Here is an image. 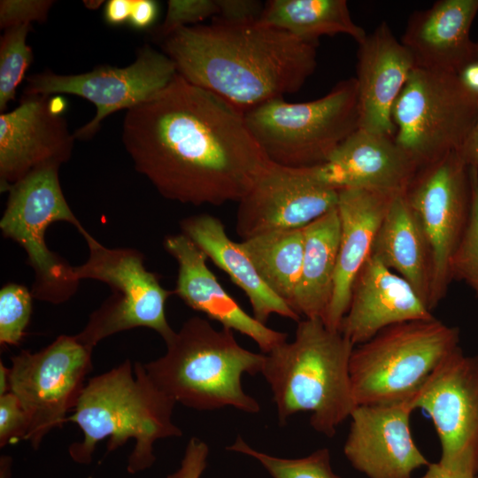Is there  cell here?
<instances>
[{
  "instance_id": "cell-41",
  "label": "cell",
  "mask_w": 478,
  "mask_h": 478,
  "mask_svg": "<svg viewBox=\"0 0 478 478\" xmlns=\"http://www.w3.org/2000/svg\"><path fill=\"white\" fill-rule=\"evenodd\" d=\"M420 478H478V475L451 471L436 462L430 463Z\"/></svg>"
},
{
  "instance_id": "cell-27",
  "label": "cell",
  "mask_w": 478,
  "mask_h": 478,
  "mask_svg": "<svg viewBox=\"0 0 478 478\" xmlns=\"http://www.w3.org/2000/svg\"><path fill=\"white\" fill-rule=\"evenodd\" d=\"M258 21L309 42L343 34L358 44L366 36L353 21L345 0H269Z\"/></svg>"
},
{
  "instance_id": "cell-16",
  "label": "cell",
  "mask_w": 478,
  "mask_h": 478,
  "mask_svg": "<svg viewBox=\"0 0 478 478\" xmlns=\"http://www.w3.org/2000/svg\"><path fill=\"white\" fill-rule=\"evenodd\" d=\"M338 191L316 180L306 168L271 162L237 202L236 234L250 237L303 228L336 208Z\"/></svg>"
},
{
  "instance_id": "cell-33",
  "label": "cell",
  "mask_w": 478,
  "mask_h": 478,
  "mask_svg": "<svg viewBox=\"0 0 478 478\" xmlns=\"http://www.w3.org/2000/svg\"><path fill=\"white\" fill-rule=\"evenodd\" d=\"M218 12L217 0H169L165 19L154 34L164 40L181 27L215 18Z\"/></svg>"
},
{
  "instance_id": "cell-31",
  "label": "cell",
  "mask_w": 478,
  "mask_h": 478,
  "mask_svg": "<svg viewBox=\"0 0 478 478\" xmlns=\"http://www.w3.org/2000/svg\"><path fill=\"white\" fill-rule=\"evenodd\" d=\"M472 208L469 221L450 262L451 281L466 284L478 298V168L470 166Z\"/></svg>"
},
{
  "instance_id": "cell-44",
  "label": "cell",
  "mask_w": 478,
  "mask_h": 478,
  "mask_svg": "<svg viewBox=\"0 0 478 478\" xmlns=\"http://www.w3.org/2000/svg\"><path fill=\"white\" fill-rule=\"evenodd\" d=\"M83 3L87 6V8L95 10L103 4V1H83Z\"/></svg>"
},
{
  "instance_id": "cell-9",
  "label": "cell",
  "mask_w": 478,
  "mask_h": 478,
  "mask_svg": "<svg viewBox=\"0 0 478 478\" xmlns=\"http://www.w3.org/2000/svg\"><path fill=\"white\" fill-rule=\"evenodd\" d=\"M477 112L459 74L415 66L393 106L394 140L420 167L459 151Z\"/></svg>"
},
{
  "instance_id": "cell-15",
  "label": "cell",
  "mask_w": 478,
  "mask_h": 478,
  "mask_svg": "<svg viewBox=\"0 0 478 478\" xmlns=\"http://www.w3.org/2000/svg\"><path fill=\"white\" fill-rule=\"evenodd\" d=\"M65 108L60 96L23 95L18 107L0 114L1 192L36 170L69 160L75 138Z\"/></svg>"
},
{
  "instance_id": "cell-21",
  "label": "cell",
  "mask_w": 478,
  "mask_h": 478,
  "mask_svg": "<svg viewBox=\"0 0 478 478\" xmlns=\"http://www.w3.org/2000/svg\"><path fill=\"white\" fill-rule=\"evenodd\" d=\"M432 318L412 287L370 255L354 280L339 331L356 346L389 326Z\"/></svg>"
},
{
  "instance_id": "cell-10",
  "label": "cell",
  "mask_w": 478,
  "mask_h": 478,
  "mask_svg": "<svg viewBox=\"0 0 478 478\" xmlns=\"http://www.w3.org/2000/svg\"><path fill=\"white\" fill-rule=\"evenodd\" d=\"M59 167L36 170L12 185L0 220L4 237L19 243L35 272L33 297L61 304L76 292L80 281L73 266L52 252L45 241L46 230L56 221H66L82 235L87 230L72 212L62 191Z\"/></svg>"
},
{
  "instance_id": "cell-38",
  "label": "cell",
  "mask_w": 478,
  "mask_h": 478,
  "mask_svg": "<svg viewBox=\"0 0 478 478\" xmlns=\"http://www.w3.org/2000/svg\"><path fill=\"white\" fill-rule=\"evenodd\" d=\"M159 6L154 0H133L128 25L136 30L151 27L158 19Z\"/></svg>"
},
{
  "instance_id": "cell-6",
  "label": "cell",
  "mask_w": 478,
  "mask_h": 478,
  "mask_svg": "<svg viewBox=\"0 0 478 478\" xmlns=\"http://www.w3.org/2000/svg\"><path fill=\"white\" fill-rule=\"evenodd\" d=\"M459 342L458 328L434 317L389 326L356 345L350 358L356 405L410 400Z\"/></svg>"
},
{
  "instance_id": "cell-32",
  "label": "cell",
  "mask_w": 478,
  "mask_h": 478,
  "mask_svg": "<svg viewBox=\"0 0 478 478\" xmlns=\"http://www.w3.org/2000/svg\"><path fill=\"white\" fill-rule=\"evenodd\" d=\"M33 295L27 288L8 283L0 290V343L18 345L24 335L33 309Z\"/></svg>"
},
{
  "instance_id": "cell-30",
  "label": "cell",
  "mask_w": 478,
  "mask_h": 478,
  "mask_svg": "<svg viewBox=\"0 0 478 478\" xmlns=\"http://www.w3.org/2000/svg\"><path fill=\"white\" fill-rule=\"evenodd\" d=\"M30 24L4 30L0 40V112H5L10 101L33 61V51L27 43Z\"/></svg>"
},
{
  "instance_id": "cell-35",
  "label": "cell",
  "mask_w": 478,
  "mask_h": 478,
  "mask_svg": "<svg viewBox=\"0 0 478 478\" xmlns=\"http://www.w3.org/2000/svg\"><path fill=\"white\" fill-rule=\"evenodd\" d=\"M27 419L18 397L11 391L0 395V446L25 440Z\"/></svg>"
},
{
  "instance_id": "cell-42",
  "label": "cell",
  "mask_w": 478,
  "mask_h": 478,
  "mask_svg": "<svg viewBox=\"0 0 478 478\" xmlns=\"http://www.w3.org/2000/svg\"><path fill=\"white\" fill-rule=\"evenodd\" d=\"M459 76L464 86L478 96V61L474 60L466 66L459 73Z\"/></svg>"
},
{
  "instance_id": "cell-18",
  "label": "cell",
  "mask_w": 478,
  "mask_h": 478,
  "mask_svg": "<svg viewBox=\"0 0 478 478\" xmlns=\"http://www.w3.org/2000/svg\"><path fill=\"white\" fill-rule=\"evenodd\" d=\"M307 168L336 191L361 189L397 196L405 193L419 167L394 137L358 128L324 163Z\"/></svg>"
},
{
  "instance_id": "cell-1",
  "label": "cell",
  "mask_w": 478,
  "mask_h": 478,
  "mask_svg": "<svg viewBox=\"0 0 478 478\" xmlns=\"http://www.w3.org/2000/svg\"><path fill=\"white\" fill-rule=\"evenodd\" d=\"M121 134L135 170L181 204L238 202L271 164L242 110L178 73L127 110Z\"/></svg>"
},
{
  "instance_id": "cell-5",
  "label": "cell",
  "mask_w": 478,
  "mask_h": 478,
  "mask_svg": "<svg viewBox=\"0 0 478 478\" xmlns=\"http://www.w3.org/2000/svg\"><path fill=\"white\" fill-rule=\"evenodd\" d=\"M165 343L166 353L143 366L175 403L198 411L227 406L248 413L260 411L258 402L243 390L242 376L261 374L265 353L242 347L233 330L216 329L194 316Z\"/></svg>"
},
{
  "instance_id": "cell-11",
  "label": "cell",
  "mask_w": 478,
  "mask_h": 478,
  "mask_svg": "<svg viewBox=\"0 0 478 478\" xmlns=\"http://www.w3.org/2000/svg\"><path fill=\"white\" fill-rule=\"evenodd\" d=\"M93 349L76 335H59L36 352L12 357L9 391L19 400L27 419L25 440L35 449L53 428L66 421L92 369Z\"/></svg>"
},
{
  "instance_id": "cell-17",
  "label": "cell",
  "mask_w": 478,
  "mask_h": 478,
  "mask_svg": "<svg viewBox=\"0 0 478 478\" xmlns=\"http://www.w3.org/2000/svg\"><path fill=\"white\" fill-rule=\"evenodd\" d=\"M407 401L357 405L343 454L367 478H412L430 462L414 443Z\"/></svg>"
},
{
  "instance_id": "cell-8",
  "label": "cell",
  "mask_w": 478,
  "mask_h": 478,
  "mask_svg": "<svg viewBox=\"0 0 478 478\" xmlns=\"http://www.w3.org/2000/svg\"><path fill=\"white\" fill-rule=\"evenodd\" d=\"M89 248L88 259L73 266L81 281L93 279L108 284L112 295L89 316L76 335L94 348L101 340L121 331L143 327L155 330L166 342L174 333L166 316V302L173 292L143 265L144 257L133 248H107L88 231L82 234Z\"/></svg>"
},
{
  "instance_id": "cell-28",
  "label": "cell",
  "mask_w": 478,
  "mask_h": 478,
  "mask_svg": "<svg viewBox=\"0 0 478 478\" xmlns=\"http://www.w3.org/2000/svg\"><path fill=\"white\" fill-rule=\"evenodd\" d=\"M303 228L264 233L241 242L263 281L290 307L302 268Z\"/></svg>"
},
{
  "instance_id": "cell-25",
  "label": "cell",
  "mask_w": 478,
  "mask_h": 478,
  "mask_svg": "<svg viewBox=\"0 0 478 478\" xmlns=\"http://www.w3.org/2000/svg\"><path fill=\"white\" fill-rule=\"evenodd\" d=\"M371 255L404 278L428 308L432 254L423 228L405 193L391 200L376 233Z\"/></svg>"
},
{
  "instance_id": "cell-14",
  "label": "cell",
  "mask_w": 478,
  "mask_h": 478,
  "mask_svg": "<svg viewBox=\"0 0 478 478\" xmlns=\"http://www.w3.org/2000/svg\"><path fill=\"white\" fill-rule=\"evenodd\" d=\"M407 402L432 420L441 444L438 463L478 475V354L458 349Z\"/></svg>"
},
{
  "instance_id": "cell-40",
  "label": "cell",
  "mask_w": 478,
  "mask_h": 478,
  "mask_svg": "<svg viewBox=\"0 0 478 478\" xmlns=\"http://www.w3.org/2000/svg\"><path fill=\"white\" fill-rule=\"evenodd\" d=\"M458 152L467 166L478 168V112L472 131Z\"/></svg>"
},
{
  "instance_id": "cell-43",
  "label": "cell",
  "mask_w": 478,
  "mask_h": 478,
  "mask_svg": "<svg viewBox=\"0 0 478 478\" xmlns=\"http://www.w3.org/2000/svg\"><path fill=\"white\" fill-rule=\"evenodd\" d=\"M10 368L0 362V395L9 392Z\"/></svg>"
},
{
  "instance_id": "cell-39",
  "label": "cell",
  "mask_w": 478,
  "mask_h": 478,
  "mask_svg": "<svg viewBox=\"0 0 478 478\" xmlns=\"http://www.w3.org/2000/svg\"><path fill=\"white\" fill-rule=\"evenodd\" d=\"M133 0H109L104 7L103 16L109 26H121L128 23Z\"/></svg>"
},
{
  "instance_id": "cell-3",
  "label": "cell",
  "mask_w": 478,
  "mask_h": 478,
  "mask_svg": "<svg viewBox=\"0 0 478 478\" xmlns=\"http://www.w3.org/2000/svg\"><path fill=\"white\" fill-rule=\"evenodd\" d=\"M175 402L150 378L144 366L127 359L89 380L73 414L66 419L77 424L83 440L69 446L72 459L91 462L96 445L108 438L107 451L135 441L127 470L136 474L151 467L156 460L154 443L158 439L178 437L181 430L173 422Z\"/></svg>"
},
{
  "instance_id": "cell-29",
  "label": "cell",
  "mask_w": 478,
  "mask_h": 478,
  "mask_svg": "<svg viewBox=\"0 0 478 478\" xmlns=\"http://www.w3.org/2000/svg\"><path fill=\"white\" fill-rule=\"evenodd\" d=\"M227 450L255 459L273 478H342L334 472L327 448L303 458L285 459L257 451L238 436Z\"/></svg>"
},
{
  "instance_id": "cell-26",
  "label": "cell",
  "mask_w": 478,
  "mask_h": 478,
  "mask_svg": "<svg viewBox=\"0 0 478 478\" xmlns=\"http://www.w3.org/2000/svg\"><path fill=\"white\" fill-rule=\"evenodd\" d=\"M304 256L291 308L305 319L324 320L337 263L340 220L336 208L304 228Z\"/></svg>"
},
{
  "instance_id": "cell-34",
  "label": "cell",
  "mask_w": 478,
  "mask_h": 478,
  "mask_svg": "<svg viewBox=\"0 0 478 478\" xmlns=\"http://www.w3.org/2000/svg\"><path fill=\"white\" fill-rule=\"evenodd\" d=\"M53 4L51 0H1L0 27L5 30L34 21L44 22Z\"/></svg>"
},
{
  "instance_id": "cell-23",
  "label": "cell",
  "mask_w": 478,
  "mask_h": 478,
  "mask_svg": "<svg viewBox=\"0 0 478 478\" xmlns=\"http://www.w3.org/2000/svg\"><path fill=\"white\" fill-rule=\"evenodd\" d=\"M394 197L361 189L338 191L339 249L333 295L323 320L330 329L339 331L354 280L371 255L376 233Z\"/></svg>"
},
{
  "instance_id": "cell-37",
  "label": "cell",
  "mask_w": 478,
  "mask_h": 478,
  "mask_svg": "<svg viewBox=\"0 0 478 478\" xmlns=\"http://www.w3.org/2000/svg\"><path fill=\"white\" fill-rule=\"evenodd\" d=\"M209 447L202 440L192 437L185 450L180 468L167 478H200L206 468Z\"/></svg>"
},
{
  "instance_id": "cell-12",
  "label": "cell",
  "mask_w": 478,
  "mask_h": 478,
  "mask_svg": "<svg viewBox=\"0 0 478 478\" xmlns=\"http://www.w3.org/2000/svg\"><path fill=\"white\" fill-rule=\"evenodd\" d=\"M432 254L428 309L444 298L450 283V262L467 227L472 208L470 166L458 151L418 168L405 193Z\"/></svg>"
},
{
  "instance_id": "cell-19",
  "label": "cell",
  "mask_w": 478,
  "mask_h": 478,
  "mask_svg": "<svg viewBox=\"0 0 478 478\" xmlns=\"http://www.w3.org/2000/svg\"><path fill=\"white\" fill-rule=\"evenodd\" d=\"M164 248L178 264L173 291L189 307L218 321L222 328L253 340L262 353L287 341L288 335L248 314L207 266L206 254L184 234L167 235Z\"/></svg>"
},
{
  "instance_id": "cell-24",
  "label": "cell",
  "mask_w": 478,
  "mask_h": 478,
  "mask_svg": "<svg viewBox=\"0 0 478 478\" xmlns=\"http://www.w3.org/2000/svg\"><path fill=\"white\" fill-rule=\"evenodd\" d=\"M181 233L197 244L247 296L253 317L266 324L272 314L298 322L301 317L263 281L241 243L231 240L215 216L201 213L181 221Z\"/></svg>"
},
{
  "instance_id": "cell-36",
  "label": "cell",
  "mask_w": 478,
  "mask_h": 478,
  "mask_svg": "<svg viewBox=\"0 0 478 478\" xmlns=\"http://www.w3.org/2000/svg\"><path fill=\"white\" fill-rule=\"evenodd\" d=\"M219 12L215 19L227 23L258 21L265 4L258 0H217Z\"/></svg>"
},
{
  "instance_id": "cell-22",
  "label": "cell",
  "mask_w": 478,
  "mask_h": 478,
  "mask_svg": "<svg viewBox=\"0 0 478 478\" xmlns=\"http://www.w3.org/2000/svg\"><path fill=\"white\" fill-rule=\"evenodd\" d=\"M478 0H440L409 18L400 40L416 67L459 74L476 60V43L470 28Z\"/></svg>"
},
{
  "instance_id": "cell-4",
  "label": "cell",
  "mask_w": 478,
  "mask_h": 478,
  "mask_svg": "<svg viewBox=\"0 0 478 478\" xmlns=\"http://www.w3.org/2000/svg\"><path fill=\"white\" fill-rule=\"evenodd\" d=\"M354 345L321 319L297 322L295 338L265 354L261 374L269 384L280 425L310 412V425L328 437L357 406L350 377Z\"/></svg>"
},
{
  "instance_id": "cell-45",
  "label": "cell",
  "mask_w": 478,
  "mask_h": 478,
  "mask_svg": "<svg viewBox=\"0 0 478 478\" xmlns=\"http://www.w3.org/2000/svg\"><path fill=\"white\" fill-rule=\"evenodd\" d=\"M476 60L478 61V42L476 43Z\"/></svg>"
},
{
  "instance_id": "cell-7",
  "label": "cell",
  "mask_w": 478,
  "mask_h": 478,
  "mask_svg": "<svg viewBox=\"0 0 478 478\" xmlns=\"http://www.w3.org/2000/svg\"><path fill=\"white\" fill-rule=\"evenodd\" d=\"M243 114L271 162L293 168L318 166L358 128L357 81H342L316 100L289 103L274 98Z\"/></svg>"
},
{
  "instance_id": "cell-20",
  "label": "cell",
  "mask_w": 478,
  "mask_h": 478,
  "mask_svg": "<svg viewBox=\"0 0 478 478\" xmlns=\"http://www.w3.org/2000/svg\"><path fill=\"white\" fill-rule=\"evenodd\" d=\"M415 67L408 49L382 21L358 43L357 76L358 128L395 136L392 110Z\"/></svg>"
},
{
  "instance_id": "cell-13",
  "label": "cell",
  "mask_w": 478,
  "mask_h": 478,
  "mask_svg": "<svg viewBox=\"0 0 478 478\" xmlns=\"http://www.w3.org/2000/svg\"><path fill=\"white\" fill-rule=\"evenodd\" d=\"M176 73L175 64L167 55L144 45L127 66H101L77 74L50 71L34 73L27 78L23 95L69 94L92 103L96 107V115L73 133L75 139L89 140L107 116L145 101L165 88Z\"/></svg>"
},
{
  "instance_id": "cell-2",
  "label": "cell",
  "mask_w": 478,
  "mask_h": 478,
  "mask_svg": "<svg viewBox=\"0 0 478 478\" xmlns=\"http://www.w3.org/2000/svg\"><path fill=\"white\" fill-rule=\"evenodd\" d=\"M162 43L177 73L243 112L298 91L317 66L318 42L258 21L181 27Z\"/></svg>"
}]
</instances>
